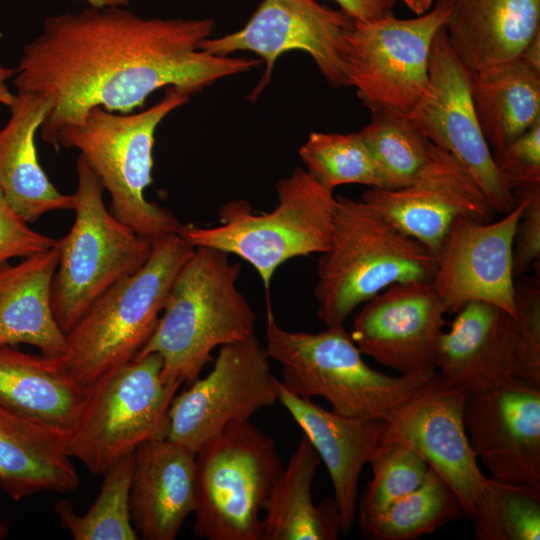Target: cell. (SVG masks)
I'll return each mask as SVG.
<instances>
[{
  "instance_id": "obj_1",
  "label": "cell",
  "mask_w": 540,
  "mask_h": 540,
  "mask_svg": "<svg viewBox=\"0 0 540 540\" xmlns=\"http://www.w3.org/2000/svg\"><path fill=\"white\" fill-rule=\"evenodd\" d=\"M214 29L212 18H145L125 7L52 15L24 46L14 86L50 103L40 136L58 150L59 129L94 107L131 113L163 87L192 95L261 65L201 50Z\"/></svg>"
},
{
  "instance_id": "obj_2",
  "label": "cell",
  "mask_w": 540,
  "mask_h": 540,
  "mask_svg": "<svg viewBox=\"0 0 540 540\" xmlns=\"http://www.w3.org/2000/svg\"><path fill=\"white\" fill-rule=\"evenodd\" d=\"M241 263L209 247H194L177 273L157 326L139 353H158L167 384L193 383L216 347L255 337L256 315L237 288ZM134 357V358H135Z\"/></svg>"
},
{
  "instance_id": "obj_3",
  "label": "cell",
  "mask_w": 540,
  "mask_h": 540,
  "mask_svg": "<svg viewBox=\"0 0 540 540\" xmlns=\"http://www.w3.org/2000/svg\"><path fill=\"white\" fill-rule=\"evenodd\" d=\"M314 297L327 327L344 326L362 303L395 283H431L437 258L360 200L336 196L329 249L320 254Z\"/></svg>"
},
{
  "instance_id": "obj_4",
  "label": "cell",
  "mask_w": 540,
  "mask_h": 540,
  "mask_svg": "<svg viewBox=\"0 0 540 540\" xmlns=\"http://www.w3.org/2000/svg\"><path fill=\"white\" fill-rule=\"evenodd\" d=\"M282 368V385L294 395L327 400L346 417L385 420L420 392L436 375L390 376L368 366L344 326L319 333L288 331L266 302V347Z\"/></svg>"
},
{
  "instance_id": "obj_5",
  "label": "cell",
  "mask_w": 540,
  "mask_h": 540,
  "mask_svg": "<svg viewBox=\"0 0 540 540\" xmlns=\"http://www.w3.org/2000/svg\"><path fill=\"white\" fill-rule=\"evenodd\" d=\"M190 96L168 87L159 102L139 112L94 107L80 123L57 133L58 147L78 149L108 191L113 215L151 242L178 233L182 226L170 210L147 201L144 190L153 182L155 132Z\"/></svg>"
},
{
  "instance_id": "obj_6",
  "label": "cell",
  "mask_w": 540,
  "mask_h": 540,
  "mask_svg": "<svg viewBox=\"0 0 540 540\" xmlns=\"http://www.w3.org/2000/svg\"><path fill=\"white\" fill-rule=\"evenodd\" d=\"M152 244L146 263L99 296L65 334L61 358L83 387L139 353L157 326L177 273L194 251L178 233Z\"/></svg>"
},
{
  "instance_id": "obj_7",
  "label": "cell",
  "mask_w": 540,
  "mask_h": 540,
  "mask_svg": "<svg viewBox=\"0 0 540 540\" xmlns=\"http://www.w3.org/2000/svg\"><path fill=\"white\" fill-rule=\"evenodd\" d=\"M276 192L278 202L270 212L253 213L247 202L231 201L219 210L220 225L187 223L178 232L193 247L218 249L248 262L262 280L267 301L279 266L329 249L336 201L333 191L301 167L280 179Z\"/></svg>"
},
{
  "instance_id": "obj_8",
  "label": "cell",
  "mask_w": 540,
  "mask_h": 540,
  "mask_svg": "<svg viewBox=\"0 0 540 540\" xmlns=\"http://www.w3.org/2000/svg\"><path fill=\"white\" fill-rule=\"evenodd\" d=\"M76 171L75 219L69 232L58 239L59 263L51 291L52 311L65 334L99 296L138 271L153 248L150 240L106 208L104 187L80 154Z\"/></svg>"
},
{
  "instance_id": "obj_9",
  "label": "cell",
  "mask_w": 540,
  "mask_h": 540,
  "mask_svg": "<svg viewBox=\"0 0 540 540\" xmlns=\"http://www.w3.org/2000/svg\"><path fill=\"white\" fill-rule=\"evenodd\" d=\"M158 353L137 356L85 387L66 450L94 475H103L138 445L164 438L168 412L180 385L161 378Z\"/></svg>"
},
{
  "instance_id": "obj_10",
  "label": "cell",
  "mask_w": 540,
  "mask_h": 540,
  "mask_svg": "<svg viewBox=\"0 0 540 540\" xmlns=\"http://www.w3.org/2000/svg\"><path fill=\"white\" fill-rule=\"evenodd\" d=\"M282 470L271 436L250 420L226 426L196 452L195 536L262 540L260 513Z\"/></svg>"
},
{
  "instance_id": "obj_11",
  "label": "cell",
  "mask_w": 540,
  "mask_h": 540,
  "mask_svg": "<svg viewBox=\"0 0 540 540\" xmlns=\"http://www.w3.org/2000/svg\"><path fill=\"white\" fill-rule=\"evenodd\" d=\"M449 13V0H437L414 18L353 20L347 34L349 82L372 113L407 114L419 102L428 86L432 42Z\"/></svg>"
},
{
  "instance_id": "obj_12",
  "label": "cell",
  "mask_w": 540,
  "mask_h": 540,
  "mask_svg": "<svg viewBox=\"0 0 540 540\" xmlns=\"http://www.w3.org/2000/svg\"><path fill=\"white\" fill-rule=\"evenodd\" d=\"M353 20L315 0H262L239 30L205 39L200 49L219 56L249 51L265 63L248 99L255 102L270 84L277 59L290 51L307 53L332 88L350 86L347 34Z\"/></svg>"
},
{
  "instance_id": "obj_13",
  "label": "cell",
  "mask_w": 540,
  "mask_h": 540,
  "mask_svg": "<svg viewBox=\"0 0 540 540\" xmlns=\"http://www.w3.org/2000/svg\"><path fill=\"white\" fill-rule=\"evenodd\" d=\"M428 76L425 93L406 117L467 170L495 213L512 211L518 199L494 164L475 114L471 72L451 48L444 26L432 42Z\"/></svg>"
},
{
  "instance_id": "obj_14",
  "label": "cell",
  "mask_w": 540,
  "mask_h": 540,
  "mask_svg": "<svg viewBox=\"0 0 540 540\" xmlns=\"http://www.w3.org/2000/svg\"><path fill=\"white\" fill-rule=\"evenodd\" d=\"M277 381L256 336L221 346L213 369L174 396L166 438L197 452L229 424L274 406Z\"/></svg>"
},
{
  "instance_id": "obj_15",
  "label": "cell",
  "mask_w": 540,
  "mask_h": 540,
  "mask_svg": "<svg viewBox=\"0 0 540 540\" xmlns=\"http://www.w3.org/2000/svg\"><path fill=\"white\" fill-rule=\"evenodd\" d=\"M515 196L517 206L498 221L458 217L452 223L431 281L448 313H457L471 302H483L515 318L513 242L526 204L525 197Z\"/></svg>"
},
{
  "instance_id": "obj_16",
  "label": "cell",
  "mask_w": 540,
  "mask_h": 540,
  "mask_svg": "<svg viewBox=\"0 0 540 540\" xmlns=\"http://www.w3.org/2000/svg\"><path fill=\"white\" fill-rule=\"evenodd\" d=\"M466 397L436 373L384 420L383 440L403 443L417 452L452 488L469 516L489 478L478 466L464 425Z\"/></svg>"
},
{
  "instance_id": "obj_17",
  "label": "cell",
  "mask_w": 540,
  "mask_h": 540,
  "mask_svg": "<svg viewBox=\"0 0 540 540\" xmlns=\"http://www.w3.org/2000/svg\"><path fill=\"white\" fill-rule=\"evenodd\" d=\"M361 200L436 258L456 218L490 222L495 214L467 170L434 144L411 184L397 189L370 187Z\"/></svg>"
},
{
  "instance_id": "obj_18",
  "label": "cell",
  "mask_w": 540,
  "mask_h": 540,
  "mask_svg": "<svg viewBox=\"0 0 540 540\" xmlns=\"http://www.w3.org/2000/svg\"><path fill=\"white\" fill-rule=\"evenodd\" d=\"M447 307L429 282L395 283L365 302L352 340L364 355L401 374L435 372Z\"/></svg>"
},
{
  "instance_id": "obj_19",
  "label": "cell",
  "mask_w": 540,
  "mask_h": 540,
  "mask_svg": "<svg viewBox=\"0 0 540 540\" xmlns=\"http://www.w3.org/2000/svg\"><path fill=\"white\" fill-rule=\"evenodd\" d=\"M463 419L470 445L491 479L540 486V388L513 377L467 394Z\"/></svg>"
},
{
  "instance_id": "obj_20",
  "label": "cell",
  "mask_w": 540,
  "mask_h": 540,
  "mask_svg": "<svg viewBox=\"0 0 540 540\" xmlns=\"http://www.w3.org/2000/svg\"><path fill=\"white\" fill-rule=\"evenodd\" d=\"M515 333V318L505 310L468 303L438 337L437 373L446 384L467 394L507 383L514 377Z\"/></svg>"
},
{
  "instance_id": "obj_21",
  "label": "cell",
  "mask_w": 540,
  "mask_h": 540,
  "mask_svg": "<svg viewBox=\"0 0 540 540\" xmlns=\"http://www.w3.org/2000/svg\"><path fill=\"white\" fill-rule=\"evenodd\" d=\"M278 402L291 414L316 449L330 475L340 516V532L348 535L357 514L358 481L383 443L385 422L341 416L289 392L277 381Z\"/></svg>"
},
{
  "instance_id": "obj_22",
  "label": "cell",
  "mask_w": 540,
  "mask_h": 540,
  "mask_svg": "<svg viewBox=\"0 0 540 540\" xmlns=\"http://www.w3.org/2000/svg\"><path fill=\"white\" fill-rule=\"evenodd\" d=\"M197 500L196 452L166 437L134 451L130 515L144 540H174Z\"/></svg>"
},
{
  "instance_id": "obj_23",
  "label": "cell",
  "mask_w": 540,
  "mask_h": 540,
  "mask_svg": "<svg viewBox=\"0 0 540 540\" xmlns=\"http://www.w3.org/2000/svg\"><path fill=\"white\" fill-rule=\"evenodd\" d=\"M10 117L0 129V192L28 224L50 211L73 210L72 195L61 193L40 165L35 136L50 103L29 92H17Z\"/></svg>"
},
{
  "instance_id": "obj_24",
  "label": "cell",
  "mask_w": 540,
  "mask_h": 540,
  "mask_svg": "<svg viewBox=\"0 0 540 540\" xmlns=\"http://www.w3.org/2000/svg\"><path fill=\"white\" fill-rule=\"evenodd\" d=\"M444 29L462 64L477 72L519 58L540 31V0H449Z\"/></svg>"
},
{
  "instance_id": "obj_25",
  "label": "cell",
  "mask_w": 540,
  "mask_h": 540,
  "mask_svg": "<svg viewBox=\"0 0 540 540\" xmlns=\"http://www.w3.org/2000/svg\"><path fill=\"white\" fill-rule=\"evenodd\" d=\"M58 263L56 246L0 266V346L27 344L44 355H64L66 335L51 305Z\"/></svg>"
},
{
  "instance_id": "obj_26",
  "label": "cell",
  "mask_w": 540,
  "mask_h": 540,
  "mask_svg": "<svg viewBox=\"0 0 540 540\" xmlns=\"http://www.w3.org/2000/svg\"><path fill=\"white\" fill-rule=\"evenodd\" d=\"M79 482L65 435L0 405V488L11 499L42 491L65 494Z\"/></svg>"
},
{
  "instance_id": "obj_27",
  "label": "cell",
  "mask_w": 540,
  "mask_h": 540,
  "mask_svg": "<svg viewBox=\"0 0 540 540\" xmlns=\"http://www.w3.org/2000/svg\"><path fill=\"white\" fill-rule=\"evenodd\" d=\"M85 396L61 357L0 346V405L63 435L73 428Z\"/></svg>"
},
{
  "instance_id": "obj_28",
  "label": "cell",
  "mask_w": 540,
  "mask_h": 540,
  "mask_svg": "<svg viewBox=\"0 0 540 540\" xmlns=\"http://www.w3.org/2000/svg\"><path fill=\"white\" fill-rule=\"evenodd\" d=\"M321 463L303 434L265 505L262 540H336L340 516L333 498L315 505L312 483Z\"/></svg>"
},
{
  "instance_id": "obj_29",
  "label": "cell",
  "mask_w": 540,
  "mask_h": 540,
  "mask_svg": "<svg viewBox=\"0 0 540 540\" xmlns=\"http://www.w3.org/2000/svg\"><path fill=\"white\" fill-rule=\"evenodd\" d=\"M471 96L480 129L494 150L540 121V75L519 58L471 72Z\"/></svg>"
},
{
  "instance_id": "obj_30",
  "label": "cell",
  "mask_w": 540,
  "mask_h": 540,
  "mask_svg": "<svg viewBox=\"0 0 540 540\" xmlns=\"http://www.w3.org/2000/svg\"><path fill=\"white\" fill-rule=\"evenodd\" d=\"M464 515L460 499L431 468L425 481L382 511L359 520L363 536L372 540H415Z\"/></svg>"
},
{
  "instance_id": "obj_31",
  "label": "cell",
  "mask_w": 540,
  "mask_h": 540,
  "mask_svg": "<svg viewBox=\"0 0 540 540\" xmlns=\"http://www.w3.org/2000/svg\"><path fill=\"white\" fill-rule=\"evenodd\" d=\"M134 452L109 467L100 492L84 515H77L67 500L58 501L54 510L61 526L75 540H136L138 535L130 515V488Z\"/></svg>"
},
{
  "instance_id": "obj_32",
  "label": "cell",
  "mask_w": 540,
  "mask_h": 540,
  "mask_svg": "<svg viewBox=\"0 0 540 540\" xmlns=\"http://www.w3.org/2000/svg\"><path fill=\"white\" fill-rule=\"evenodd\" d=\"M358 133L384 189L411 184L428 161L433 145L402 113H372L370 123Z\"/></svg>"
},
{
  "instance_id": "obj_33",
  "label": "cell",
  "mask_w": 540,
  "mask_h": 540,
  "mask_svg": "<svg viewBox=\"0 0 540 540\" xmlns=\"http://www.w3.org/2000/svg\"><path fill=\"white\" fill-rule=\"evenodd\" d=\"M468 517L478 540H539L540 486L489 478Z\"/></svg>"
},
{
  "instance_id": "obj_34",
  "label": "cell",
  "mask_w": 540,
  "mask_h": 540,
  "mask_svg": "<svg viewBox=\"0 0 540 540\" xmlns=\"http://www.w3.org/2000/svg\"><path fill=\"white\" fill-rule=\"evenodd\" d=\"M298 153L305 170L328 190L344 184L380 187L373 158L359 133L312 132Z\"/></svg>"
},
{
  "instance_id": "obj_35",
  "label": "cell",
  "mask_w": 540,
  "mask_h": 540,
  "mask_svg": "<svg viewBox=\"0 0 540 540\" xmlns=\"http://www.w3.org/2000/svg\"><path fill=\"white\" fill-rule=\"evenodd\" d=\"M369 464L373 476L358 498L359 520L382 511L417 489L430 469L427 462L409 446L384 440Z\"/></svg>"
},
{
  "instance_id": "obj_36",
  "label": "cell",
  "mask_w": 540,
  "mask_h": 540,
  "mask_svg": "<svg viewBox=\"0 0 540 540\" xmlns=\"http://www.w3.org/2000/svg\"><path fill=\"white\" fill-rule=\"evenodd\" d=\"M515 359L513 376L540 388V275L515 283Z\"/></svg>"
},
{
  "instance_id": "obj_37",
  "label": "cell",
  "mask_w": 540,
  "mask_h": 540,
  "mask_svg": "<svg viewBox=\"0 0 540 540\" xmlns=\"http://www.w3.org/2000/svg\"><path fill=\"white\" fill-rule=\"evenodd\" d=\"M507 187L516 190L540 186V121L506 147L492 153Z\"/></svg>"
},
{
  "instance_id": "obj_38",
  "label": "cell",
  "mask_w": 540,
  "mask_h": 540,
  "mask_svg": "<svg viewBox=\"0 0 540 540\" xmlns=\"http://www.w3.org/2000/svg\"><path fill=\"white\" fill-rule=\"evenodd\" d=\"M58 239L28 226L0 192V266L13 258H25L57 246Z\"/></svg>"
},
{
  "instance_id": "obj_39",
  "label": "cell",
  "mask_w": 540,
  "mask_h": 540,
  "mask_svg": "<svg viewBox=\"0 0 540 540\" xmlns=\"http://www.w3.org/2000/svg\"><path fill=\"white\" fill-rule=\"evenodd\" d=\"M526 204L517 222L513 242L514 278L524 275L540 258V186L514 191Z\"/></svg>"
},
{
  "instance_id": "obj_40",
  "label": "cell",
  "mask_w": 540,
  "mask_h": 540,
  "mask_svg": "<svg viewBox=\"0 0 540 540\" xmlns=\"http://www.w3.org/2000/svg\"><path fill=\"white\" fill-rule=\"evenodd\" d=\"M354 21L368 22L393 15L398 0H333Z\"/></svg>"
},
{
  "instance_id": "obj_41",
  "label": "cell",
  "mask_w": 540,
  "mask_h": 540,
  "mask_svg": "<svg viewBox=\"0 0 540 540\" xmlns=\"http://www.w3.org/2000/svg\"><path fill=\"white\" fill-rule=\"evenodd\" d=\"M519 59L530 70L540 75V31L529 41Z\"/></svg>"
},
{
  "instance_id": "obj_42",
  "label": "cell",
  "mask_w": 540,
  "mask_h": 540,
  "mask_svg": "<svg viewBox=\"0 0 540 540\" xmlns=\"http://www.w3.org/2000/svg\"><path fill=\"white\" fill-rule=\"evenodd\" d=\"M15 69L4 67L0 64V104L10 107L15 99L7 86V81L15 75Z\"/></svg>"
},
{
  "instance_id": "obj_43",
  "label": "cell",
  "mask_w": 540,
  "mask_h": 540,
  "mask_svg": "<svg viewBox=\"0 0 540 540\" xmlns=\"http://www.w3.org/2000/svg\"><path fill=\"white\" fill-rule=\"evenodd\" d=\"M84 2L89 5V7L94 8H107V7H126L133 0H77Z\"/></svg>"
},
{
  "instance_id": "obj_44",
  "label": "cell",
  "mask_w": 540,
  "mask_h": 540,
  "mask_svg": "<svg viewBox=\"0 0 540 540\" xmlns=\"http://www.w3.org/2000/svg\"><path fill=\"white\" fill-rule=\"evenodd\" d=\"M417 15L429 11L432 7V0H402Z\"/></svg>"
},
{
  "instance_id": "obj_45",
  "label": "cell",
  "mask_w": 540,
  "mask_h": 540,
  "mask_svg": "<svg viewBox=\"0 0 540 540\" xmlns=\"http://www.w3.org/2000/svg\"><path fill=\"white\" fill-rule=\"evenodd\" d=\"M5 536V528L0 525V539L3 538Z\"/></svg>"
},
{
  "instance_id": "obj_46",
  "label": "cell",
  "mask_w": 540,
  "mask_h": 540,
  "mask_svg": "<svg viewBox=\"0 0 540 540\" xmlns=\"http://www.w3.org/2000/svg\"><path fill=\"white\" fill-rule=\"evenodd\" d=\"M1 1H2V0H0V2H1Z\"/></svg>"
}]
</instances>
